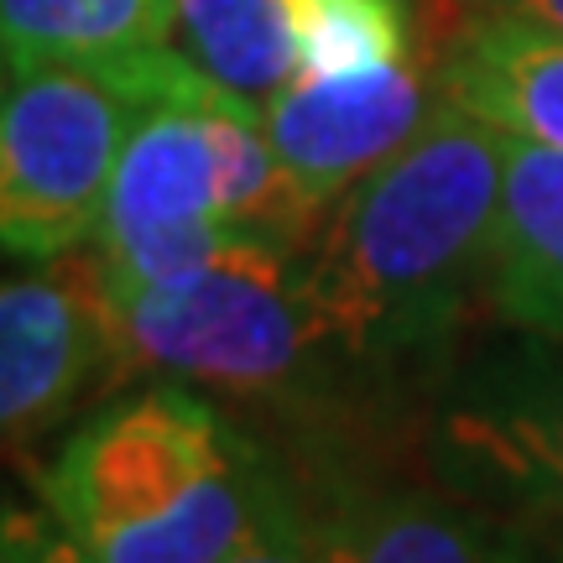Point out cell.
<instances>
[{
  "label": "cell",
  "mask_w": 563,
  "mask_h": 563,
  "mask_svg": "<svg viewBox=\"0 0 563 563\" xmlns=\"http://www.w3.org/2000/svg\"><path fill=\"white\" fill-rule=\"evenodd\" d=\"M37 501L89 563H220L292 485L194 382L100 407L37 475Z\"/></svg>",
  "instance_id": "cell-2"
},
{
  "label": "cell",
  "mask_w": 563,
  "mask_h": 563,
  "mask_svg": "<svg viewBox=\"0 0 563 563\" xmlns=\"http://www.w3.org/2000/svg\"><path fill=\"white\" fill-rule=\"evenodd\" d=\"M302 74H371L402 63L412 47L402 0H287Z\"/></svg>",
  "instance_id": "cell-13"
},
{
  "label": "cell",
  "mask_w": 563,
  "mask_h": 563,
  "mask_svg": "<svg viewBox=\"0 0 563 563\" xmlns=\"http://www.w3.org/2000/svg\"><path fill=\"white\" fill-rule=\"evenodd\" d=\"M470 16H511V21L548 26V32H563V0H428L433 37H449Z\"/></svg>",
  "instance_id": "cell-16"
},
{
  "label": "cell",
  "mask_w": 563,
  "mask_h": 563,
  "mask_svg": "<svg viewBox=\"0 0 563 563\" xmlns=\"http://www.w3.org/2000/svg\"><path fill=\"white\" fill-rule=\"evenodd\" d=\"M433 470L563 548V344L470 365L433 418Z\"/></svg>",
  "instance_id": "cell-5"
},
{
  "label": "cell",
  "mask_w": 563,
  "mask_h": 563,
  "mask_svg": "<svg viewBox=\"0 0 563 563\" xmlns=\"http://www.w3.org/2000/svg\"><path fill=\"white\" fill-rule=\"evenodd\" d=\"M439 95L496 131L563 152V32L511 16H470L439 37Z\"/></svg>",
  "instance_id": "cell-9"
},
{
  "label": "cell",
  "mask_w": 563,
  "mask_h": 563,
  "mask_svg": "<svg viewBox=\"0 0 563 563\" xmlns=\"http://www.w3.org/2000/svg\"><path fill=\"white\" fill-rule=\"evenodd\" d=\"M506 136L501 220L490 251V313L527 340L563 344V152Z\"/></svg>",
  "instance_id": "cell-10"
},
{
  "label": "cell",
  "mask_w": 563,
  "mask_h": 563,
  "mask_svg": "<svg viewBox=\"0 0 563 563\" xmlns=\"http://www.w3.org/2000/svg\"><path fill=\"white\" fill-rule=\"evenodd\" d=\"M104 365L115 329L100 256L0 282V449L58 422Z\"/></svg>",
  "instance_id": "cell-7"
},
{
  "label": "cell",
  "mask_w": 563,
  "mask_h": 563,
  "mask_svg": "<svg viewBox=\"0 0 563 563\" xmlns=\"http://www.w3.org/2000/svg\"><path fill=\"white\" fill-rule=\"evenodd\" d=\"M173 32V0H0V47L11 53V68H110L167 47Z\"/></svg>",
  "instance_id": "cell-11"
},
{
  "label": "cell",
  "mask_w": 563,
  "mask_h": 563,
  "mask_svg": "<svg viewBox=\"0 0 563 563\" xmlns=\"http://www.w3.org/2000/svg\"><path fill=\"white\" fill-rule=\"evenodd\" d=\"M334 522L340 563H563L553 538L464 490H382Z\"/></svg>",
  "instance_id": "cell-8"
},
{
  "label": "cell",
  "mask_w": 563,
  "mask_h": 563,
  "mask_svg": "<svg viewBox=\"0 0 563 563\" xmlns=\"http://www.w3.org/2000/svg\"><path fill=\"white\" fill-rule=\"evenodd\" d=\"M110 371H157L224 397L282 402L334 361L302 287V256L256 235H241L188 282L110 298Z\"/></svg>",
  "instance_id": "cell-3"
},
{
  "label": "cell",
  "mask_w": 563,
  "mask_h": 563,
  "mask_svg": "<svg viewBox=\"0 0 563 563\" xmlns=\"http://www.w3.org/2000/svg\"><path fill=\"white\" fill-rule=\"evenodd\" d=\"M439 100V74L402 58L340 79L298 74L262 104V125L292 183L329 214L365 173L418 136Z\"/></svg>",
  "instance_id": "cell-6"
},
{
  "label": "cell",
  "mask_w": 563,
  "mask_h": 563,
  "mask_svg": "<svg viewBox=\"0 0 563 563\" xmlns=\"http://www.w3.org/2000/svg\"><path fill=\"white\" fill-rule=\"evenodd\" d=\"M0 563H89L79 543L53 522V511H26L16 501H0Z\"/></svg>",
  "instance_id": "cell-15"
},
{
  "label": "cell",
  "mask_w": 563,
  "mask_h": 563,
  "mask_svg": "<svg viewBox=\"0 0 563 563\" xmlns=\"http://www.w3.org/2000/svg\"><path fill=\"white\" fill-rule=\"evenodd\" d=\"M11 74H16V68H11V53H5V47H0V104H5V95H11Z\"/></svg>",
  "instance_id": "cell-17"
},
{
  "label": "cell",
  "mask_w": 563,
  "mask_h": 563,
  "mask_svg": "<svg viewBox=\"0 0 563 563\" xmlns=\"http://www.w3.org/2000/svg\"><path fill=\"white\" fill-rule=\"evenodd\" d=\"M220 563H340V522L334 517H313L292 496L251 543L224 553Z\"/></svg>",
  "instance_id": "cell-14"
},
{
  "label": "cell",
  "mask_w": 563,
  "mask_h": 563,
  "mask_svg": "<svg viewBox=\"0 0 563 563\" xmlns=\"http://www.w3.org/2000/svg\"><path fill=\"white\" fill-rule=\"evenodd\" d=\"M506 136L439 100L402 152L365 173L302 256L334 361L391 371L422 365L460 340L475 302H490Z\"/></svg>",
  "instance_id": "cell-1"
},
{
  "label": "cell",
  "mask_w": 563,
  "mask_h": 563,
  "mask_svg": "<svg viewBox=\"0 0 563 563\" xmlns=\"http://www.w3.org/2000/svg\"><path fill=\"white\" fill-rule=\"evenodd\" d=\"M141 100L104 68L37 63L0 104V251L58 262L100 241L121 146Z\"/></svg>",
  "instance_id": "cell-4"
},
{
  "label": "cell",
  "mask_w": 563,
  "mask_h": 563,
  "mask_svg": "<svg viewBox=\"0 0 563 563\" xmlns=\"http://www.w3.org/2000/svg\"><path fill=\"white\" fill-rule=\"evenodd\" d=\"M188 58L214 84L251 104H266L302 74L287 0H173Z\"/></svg>",
  "instance_id": "cell-12"
}]
</instances>
